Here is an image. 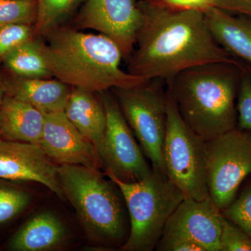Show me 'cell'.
I'll use <instances>...</instances> for the list:
<instances>
[{"instance_id": "20", "label": "cell", "mask_w": 251, "mask_h": 251, "mask_svg": "<svg viewBox=\"0 0 251 251\" xmlns=\"http://www.w3.org/2000/svg\"><path fill=\"white\" fill-rule=\"evenodd\" d=\"M87 0H37V16L34 37L41 38L54 28L63 25L68 18Z\"/></svg>"}, {"instance_id": "26", "label": "cell", "mask_w": 251, "mask_h": 251, "mask_svg": "<svg viewBox=\"0 0 251 251\" xmlns=\"http://www.w3.org/2000/svg\"><path fill=\"white\" fill-rule=\"evenodd\" d=\"M220 251H251V238L239 226L224 216Z\"/></svg>"}, {"instance_id": "21", "label": "cell", "mask_w": 251, "mask_h": 251, "mask_svg": "<svg viewBox=\"0 0 251 251\" xmlns=\"http://www.w3.org/2000/svg\"><path fill=\"white\" fill-rule=\"evenodd\" d=\"M31 201L27 190L0 178V225L15 219L27 209Z\"/></svg>"}, {"instance_id": "22", "label": "cell", "mask_w": 251, "mask_h": 251, "mask_svg": "<svg viewBox=\"0 0 251 251\" xmlns=\"http://www.w3.org/2000/svg\"><path fill=\"white\" fill-rule=\"evenodd\" d=\"M37 16V0H0V29L16 24L33 25Z\"/></svg>"}, {"instance_id": "23", "label": "cell", "mask_w": 251, "mask_h": 251, "mask_svg": "<svg viewBox=\"0 0 251 251\" xmlns=\"http://www.w3.org/2000/svg\"><path fill=\"white\" fill-rule=\"evenodd\" d=\"M239 67L240 80L237 98V126L251 130V64L239 60Z\"/></svg>"}, {"instance_id": "25", "label": "cell", "mask_w": 251, "mask_h": 251, "mask_svg": "<svg viewBox=\"0 0 251 251\" xmlns=\"http://www.w3.org/2000/svg\"><path fill=\"white\" fill-rule=\"evenodd\" d=\"M33 37V25L16 23L0 29V62L11 51Z\"/></svg>"}, {"instance_id": "16", "label": "cell", "mask_w": 251, "mask_h": 251, "mask_svg": "<svg viewBox=\"0 0 251 251\" xmlns=\"http://www.w3.org/2000/svg\"><path fill=\"white\" fill-rule=\"evenodd\" d=\"M216 42L236 59L251 64V17L214 8L204 13Z\"/></svg>"}, {"instance_id": "5", "label": "cell", "mask_w": 251, "mask_h": 251, "mask_svg": "<svg viewBox=\"0 0 251 251\" xmlns=\"http://www.w3.org/2000/svg\"><path fill=\"white\" fill-rule=\"evenodd\" d=\"M105 175L120 188L128 210L129 235L121 250L152 251L184 195L160 172L133 183L123 182L109 171Z\"/></svg>"}, {"instance_id": "9", "label": "cell", "mask_w": 251, "mask_h": 251, "mask_svg": "<svg viewBox=\"0 0 251 251\" xmlns=\"http://www.w3.org/2000/svg\"><path fill=\"white\" fill-rule=\"evenodd\" d=\"M98 94L106 115L100 153L104 171L110 172L123 182H137L145 179L151 174L152 168L145 159L116 99L110 90Z\"/></svg>"}, {"instance_id": "7", "label": "cell", "mask_w": 251, "mask_h": 251, "mask_svg": "<svg viewBox=\"0 0 251 251\" xmlns=\"http://www.w3.org/2000/svg\"><path fill=\"white\" fill-rule=\"evenodd\" d=\"M161 79L111 91L122 114L142 149L151 161L153 171L166 175L163 158L167 127V91Z\"/></svg>"}, {"instance_id": "6", "label": "cell", "mask_w": 251, "mask_h": 251, "mask_svg": "<svg viewBox=\"0 0 251 251\" xmlns=\"http://www.w3.org/2000/svg\"><path fill=\"white\" fill-rule=\"evenodd\" d=\"M163 158L167 177L184 198L202 201L209 198L205 140L186 125L168 89Z\"/></svg>"}, {"instance_id": "8", "label": "cell", "mask_w": 251, "mask_h": 251, "mask_svg": "<svg viewBox=\"0 0 251 251\" xmlns=\"http://www.w3.org/2000/svg\"><path fill=\"white\" fill-rule=\"evenodd\" d=\"M209 197L223 211L251 175V130L235 127L205 141Z\"/></svg>"}, {"instance_id": "24", "label": "cell", "mask_w": 251, "mask_h": 251, "mask_svg": "<svg viewBox=\"0 0 251 251\" xmlns=\"http://www.w3.org/2000/svg\"><path fill=\"white\" fill-rule=\"evenodd\" d=\"M224 217L239 226L251 238V179L243 187L237 197L221 211Z\"/></svg>"}, {"instance_id": "11", "label": "cell", "mask_w": 251, "mask_h": 251, "mask_svg": "<svg viewBox=\"0 0 251 251\" xmlns=\"http://www.w3.org/2000/svg\"><path fill=\"white\" fill-rule=\"evenodd\" d=\"M58 165L37 144L0 138V178L11 181H31L46 186L61 200Z\"/></svg>"}, {"instance_id": "28", "label": "cell", "mask_w": 251, "mask_h": 251, "mask_svg": "<svg viewBox=\"0 0 251 251\" xmlns=\"http://www.w3.org/2000/svg\"><path fill=\"white\" fill-rule=\"evenodd\" d=\"M155 249L160 251H205L188 238L171 232H163Z\"/></svg>"}, {"instance_id": "29", "label": "cell", "mask_w": 251, "mask_h": 251, "mask_svg": "<svg viewBox=\"0 0 251 251\" xmlns=\"http://www.w3.org/2000/svg\"><path fill=\"white\" fill-rule=\"evenodd\" d=\"M219 9L251 17V0H221Z\"/></svg>"}, {"instance_id": "3", "label": "cell", "mask_w": 251, "mask_h": 251, "mask_svg": "<svg viewBox=\"0 0 251 251\" xmlns=\"http://www.w3.org/2000/svg\"><path fill=\"white\" fill-rule=\"evenodd\" d=\"M239 64L196 66L167 83L184 121L205 141L237 127Z\"/></svg>"}, {"instance_id": "13", "label": "cell", "mask_w": 251, "mask_h": 251, "mask_svg": "<svg viewBox=\"0 0 251 251\" xmlns=\"http://www.w3.org/2000/svg\"><path fill=\"white\" fill-rule=\"evenodd\" d=\"M222 217L210 197L202 201L184 198L168 220L163 232L188 238L205 251H220Z\"/></svg>"}, {"instance_id": "17", "label": "cell", "mask_w": 251, "mask_h": 251, "mask_svg": "<svg viewBox=\"0 0 251 251\" xmlns=\"http://www.w3.org/2000/svg\"><path fill=\"white\" fill-rule=\"evenodd\" d=\"M44 115L30 104L4 96L0 103V138L37 144L42 135Z\"/></svg>"}, {"instance_id": "27", "label": "cell", "mask_w": 251, "mask_h": 251, "mask_svg": "<svg viewBox=\"0 0 251 251\" xmlns=\"http://www.w3.org/2000/svg\"><path fill=\"white\" fill-rule=\"evenodd\" d=\"M150 4L171 11H198L205 13L214 8L219 9L221 0H146Z\"/></svg>"}, {"instance_id": "4", "label": "cell", "mask_w": 251, "mask_h": 251, "mask_svg": "<svg viewBox=\"0 0 251 251\" xmlns=\"http://www.w3.org/2000/svg\"><path fill=\"white\" fill-rule=\"evenodd\" d=\"M105 176L87 167L59 166L64 198L75 209L88 239L102 247L121 249L129 235L128 210L120 188Z\"/></svg>"}, {"instance_id": "30", "label": "cell", "mask_w": 251, "mask_h": 251, "mask_svg": "<svg viewBox=\"0 0 251 251\" xmlns=\"http://www.w3.org/2000/svg\"><path fill=\"white\" fill-rule=\"evenodd\" d=\"M5 95H6V92H5L4 76L0 72V103Z\"/></svg>"}, {"instance_id": "19", "label": "cell", "mask_w": 251, "mask_h": 251, "mask_svg": "<svg viewBox=\"0 0 251 251\" xmlns=\"http://www.w3.org/2000/svg\"><path fill=\"white\" fill-rule=\"evenodd\" d=\"M10 74L29 78H50L52 74L46 66L41 50V38L33 37L13 50L3 59Z\"/></svg>"}, {"instance_id": "15", "label": "cell", "mask_w": 251, "mask_h": 251, "mask_svg": "<svg viewBox=\"0 0 251 251\" xmlns=\"http://www.w3.org/2000/svg\"><path fill=\"white\" fill-rule=\"evenodd\" d=\"M64 112L81 134L93 144L100 156L106 128V115L99 94L72 87Z\"/></svg>"}, {"instance_id": "1", "label": "cell", "mask_w": 251, "mask_h": 251, "mask_svg": "<svg viewBox=\"0 0 251 251\" xmlns=\"http://www.w3.org/2000/svg\"><path fill=\"white\" fill-rule=\"evenodd\" d=\"M139 5L143 21L128 62V72L132 75L168 83L196 66L239 62L216 42L204 13L171 11L146 0Z\"/></svg>"}, {"instance_id": "10", "label": "cell", "mask_w": 251, "mask_h": 251, "mask_svg": "<svg viewBox=\"0 0 251 251\" xmlns=\"http://www.w3.org/2000/svg\"><path fill=\"white\" fill-rule=\"evenodd\" d=\"M142 21L143 11L135 0H87L75 25L76 29H93L108 36L128 59Z\"/></svg>"}, {"instance_id": "2", "label": "cell", "mask_w": 251, "mask_h": 251, "mask_svg": "<svg viewBox=\"0 0 251 251\" xmlns=\"http://www.w3.org/2000/svg\"><path fill=\"white\" fill-rule=\"evenodd\" d=\"M41 38L43 56L52 76L72 87L99 93L148 80L124 71L121 49L100 33L62 25Z\"/></svg>"}, {"instance_id": "12", "label": "cell", "mask_w": 251, "mask_h": 251, "mask_svg": "<svg viewBox=\"0 0 251 251\" xmlns=\"http://www.w3.org/2000/svg\"><path fill=\"white\" fill-rule=\"evenodd\" d=\"M39 145L58 166L77 165L97 170L103 168L98 150L69 121L64 110L44 115Z\"/></svg>"}, {"instance_id": "14", "label": "cell", "mask_w": 251, "mask_h": 251, "mask_svg": "<svg viewBox=\"0 0 251 251\" xmlns=\"http://www.w3.org/2000/svg\"><path fill=\"white\" fill-rule=\"evenodd\" d=\"M7 95L30 104L44 115L63 111L72 91L62 81L50 78H29L10 74L4 76Z\"/></svg>"}, {"instance_id": "18", "label": "cell", "mask_w": 251, "mask_h": 251, "mask_svg": "<svg viewBox=\"0 0 251 251\" xmlns=\"http://www.w3.org/2000/svg\"><path fill=\"white\" fill-rule=\"evenodd\" d=\"M67 232L62 221L46 211L31 217L14 234L8 243L13 251L57 250L67 240Z\"/></svg>"}]
</instances>
